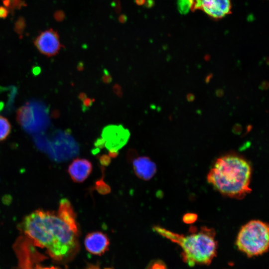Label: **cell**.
<instances>
[{
    "instance_id": "obj_1",
    "label": "cell",
    "mask_w": 269,
    "mask_h": 269,
    "mask_svg": "<svg viewBox=\"0 0 269 269\" xmlns=\"http://www.w3.org/2000/svg\"><path fill=\"white\" fill-rule=\"evenodd\" d=\"M20 229L35 247L45 248L53 259H69L78 249V227L54 212L37 210L24 217Z\"/></svg>"
},
{
    "instance_id": "obj_2",
    "label": "cell",
    "mask_w": 269,
    "mask_h": 269,
    "mask_svg": "<svg viewBox=\"0 0 269 269\" xmlns=\"http://www.w3.org/2000/svg\"><path fill=\"white\" fill-rule=\"evenodd\" d=\"M252 172L251 164L246 159L230 153L216 159L207 179L223 196L241 199L252 190Z\"/></svg>"
},
{
    "instance_id": "obj_3",
    "label": "cell",
    "mask_w": 269,
    "mask_h": 269,
    "mask_svg": "<svg viewBox=\"0 0 269 269\" xmlns=\"http://www.w3.org/2000/svg\"><path fill=\"white\" fill-rule=\"evenodd\" d=\"M153 230L178 245L182 250V259L190 267L196 265H208L216 255L217 242L215 231L212 228L202 227L197 231L194 228V230L191 229V233L187 235L174 233L159 226L153 227Z\"/></svg>"
},
{
    "instance_id": "obj_4",
    "label": "cell",
    "mask_w": 269,
    "mask_h": 269,
    "mask_svg": "<svg viewBox=\"0 0 269 269\" xmlns=\"http://www.w3.org/2000/svg\"><path fill=\"white\" fill-rule=\"evenodd\" d=\"M236 245L249 258L265 254L269 250V224L257 220L248 222L241 228Z\"/></svg>"
},
{
    "instance_id": "obj_5",
    "label": "cell",
    "mask_w": 269,
    "mask_h": 269,
    "mask_svg": "<svg viewBox=\"0 0 269 269\" xmlns=\"http://www.w3.org/2000/svg\"><path fill=\"white\" fill-rule=\"evenodd\" d=\"M192 11L200 9L214 19L223 18L231 12V0H189Z\"/></svg>"
},
{
    "instance_id": "obj_6",
    "label": "cell",
    "mask_w": 269,
    "mask_h": 269,
    "mask_svg": "<svg viewBox=\"0 0 269 269\" xmlns=\"http://www.w3.org/2000/svg\"><path fill=\"white\" fill-rule=\"evenodd\" d=\"M34 44L41 54L47 57L56 55L63 47L58 32L52 28L41 32L34 40Z\"/></svg>"
},
{
    "instance_id": "obj_7",
    "label": "cell",
    "mask_w": 269,
    "mask_h": 269,
    "mask_svg": "<svg viewBox=\"0 0 269 269\" xmlns=\"http://www.w3.org/2000/svg\"><path fill=\"white\" fill-rule=\"evenodd\" d=\"M129 136V131L121 125L108 126L102 132L105 144L110 152H117V150L127 142Z\"/></svg>"
},
{
    "instance_id": "obj_8",
    "label": "cell",
    "mask_w": 269,
    "mask_h": 269,
    "mask_svg": "<svg viewBox=\"0 0 269 269\" xmlns=\"http://www.w3.org/2000/svg\"><path fill=\"white\" fill-rule=\"evenodd\" d=\"M19 269H60L55 267H43L39 263L44 256L33 247H26L16 254Z\"/></svg>"
},
{
    "instance_id": "obj_9",
    "label": "cell",
    "mask_w": 269,
    "mask_h": 269,
    "mask_svg": "<svg viewBox=\"0 0 269 269\" xmlns=\"http://www.w3.org/2000/svg\"><path fill=\"white\" fill-rule=\"evenodd\" d=\"M84 245L88 252L94 255H102L108 251L110 241L106 234L100 231H95L87 235Z\"/></svg>"
},
{
    "instance_id": "obj_10",
    "label": "cell",
    "mask_w": 269,
    "mask_h": 269,
    "mask_svg": "<svg viewBox=\"0 0 269 269\" xmlns=\"http://www.w3.org/2000/svg\"><path fill=\"white\" fill-rule=\"evenodd\" d=\"M92 170L91 162L85 158H76L69 165L68 172L75 182L81 183L90 175Z\"/></svg>"
},
{
    "instance_id": "obj_11",
    "label": "cell",
    "mask_w": 269,
    "mask_h": 269,
    "mask_svg": "<svg viewBox=\"0 0 269 269\" xmlns=\"http://www.w3.org/2000/svg\"><path fill=\"white\" fill-rule=\"evenodd\" d=\"M132 164L135 175L144 180L150 179L156 171L155 164L147 156H141L134 158Z\"/></svg>"
},
{
    "instance_id": "obj_12",
    "label": "cell",
    "mask_w": 269,
    "mask_h": 269,
    "mask_svg": "<svg viewBox=\"0 0 269 269\" xmlns=\"http://www.w3.org/2000/svg\"><path fill=\"white\" fill-rule=\"evenodd\" d=\"M11 130V125L8 120L0 115V141L5 139Z\"/></svg>"
},
{
    "instance_id": "obj_13",
    "label": "cell",
    "mask_w": 269,
    "mask_h": 269,
    "mask_svg": "<svg viewBox=\"0 0 269 269\" xmlns=\"http://www.w3.org/2000/svg\"><path fill=\"white\" fill-rule=\"evenodd\" d=\"M178 7L181 13H186L191 7L189 0H178Z\"/></svg>"
},
{
    "instance_id": "obj_14",
    "label": "cell",
    "mask_w": 269,
    "mask_h": 269,
    "mask_svg": "<svg viewBox=\"0 0 269 269\" xmlns=\"http://www.w3.org/2000/svg\"><path fill=\"white\" fill-rule=\"evenodd\" d=\"M25 26V21L22 17H20L16 21L15 24V31L20 34L22 33Z\"/></svg>"
},
{
    "instance_id": "obj_15",
    "label": "cell",
    "mask_w": 269,
    "mask_h": 269,
    "mask_svg": "<svg viewBox=\"0 0 269 269\" xmlns=\"http://www.w3.org/2000/svg\"><path fill=\"white\" fill-rule=\"evenodd\" d=\"M147 269H167V268L163 263L157 261L150 264Z\"/></svg>"
},
{
    "instance_id": "obj_16",
    "label": "cell",
    "mask_w": 269,
    "mask_h": 269,
    "mask_svg": "<svg viewBox=\"0 0 269 269\" xmlns=\"http://www.w3.org/2000/svg\"><path fill=\"white\" fill-rule=\"evenodd\" d=\"M197 219L196 215L192 213L187 214L183 217V221L186 223H192Z\"/></svg>"
},
{
    "instance_id": "obj_17",
    "label": "cell",
    "mask_w": 269,
    "mask_h": 269,
    "mask_svg": "<svg viewBox=\"0 0 269 269\" xmlns=\"http://www.w3.org/2000/svg\"><path fill=\"white\" fill-rule=\"evenodd\" d=\"M8 10L3 6H0V18H4L8 15Z\"/></svg>"
},
{
    "instance_id": "obj_18",
    "label": "cell",
    "mask_w": 269,
    "mask_h": 269,
    "mask_svg": "<svg viewBox=\"0 0 269 269\" xmlns=\"http://www.w3.org/2000/svg\"><path fill=\"white\" fill-rule=\"evenodd\" d=\"M242 131V126L239 124H235L232 129V131L233 133L236 134H239Z\"/></svg>"
},
{
    "instance_id": "obj_19",
    "label": "cell",
    "mask_w": 269,
    "mask_h": 269,
    "mask_svg": "<svg viewBox=\"0 0 269 269\" xmlns=\"http://www.w3.org/2000/svg\"><path fill=\"white\" fill-rule=\"evenodd\" d=\"M94 100L86 98L83 101V105L85 107L88 108L91 106Z\"/></svg>"
},
{
    "instance_id": "obj_20",
    "label": "cell",
    "mask_w": 269,
    "mask_h": 269,
    "mask_svg": "<svg viewBox=\"0 0 269 269\" xmlns=\"http://www.w3.org/2000/svg\"><path fill=\"white\" fill-rule=\"evenodd\" d=\"M64 13L62 11H57L54 15L55 18L57 20H62L64 18Z\"/></svg>"
},
{
    "instance_id": "obj_21",
    "label": "cell",
    "mask_w": 269,
    "mask_h": 269,
    "mask_svg": "<svg viewBox=\"0 0 269 269\" xmlns=\"http://www.w3.org/2000/svg\"><path fill=\"white\" fill-rule=\"evenodd\" d=\"M111 77L108 74V73H107L103 75V80L105 83H108L110 82L111 81Z\"/></svg>"
},
{
    "instance_id": "obj_22",
    "label": "cell",
    "mask_w": 269,
    "mask_h": 269,
    "mask_svg": "<svg viewBox=\"0 0 269 269\" xmlns=\"http://www.w3.org/2000/svg\"><path fill=\"white\" fill-rule=\"evenodd\" d=\"M186 98L188 102H192L193 101H194L195 99V97L194 95H193V94L189 93L187 95Z\"/></svg>"
},
{
    "instance_id": "obj_23",
    "label": "cell",
    "mask_w": 269,
    "mask_h": 269,
    "mask_svg": "<svg viewBox=\"0 0 269 269\" xmlns=\"http://www.w3.org/2000/svg\"><path fill=\"white\" fill-rule=\"evenodd\" d=\"M216 95L218 97H222L224 95V91L221 89H218L215 92Z\"/></svg>"
},
{
    "instance_id": "obj_24",
    "label": "cell",
    "mask_w": 269,
    "mask_h": 269,
    "mask_svg": "<svg viewBox=\"0 0 269 269\" xmlns=\"http://www.w3.org/2000/svg\"><path fill=\"white\" fill-rule=\"evenodd\" d=\"M114 91L118 95L120 96L121 95L122 91L121 88L118 85H115L114 87Z\"/></svg>"
},
{
    "instance_id": "obj_25",
    "label": "cell",
    "mask_w": 269,
    "mask_h": 269,
    "mask_svg": "<svg viewBox=\"0 0 269 269\" xmlns=\"http://www.w3.org/2000/svg\"><path fill=\"white\" fill-rule=\"evenodd\" d=\"M212 77H213L212 73H209L208 75H207V76L205 78V82L206 83H208L210 81Z\"/></svg>"
},
{
    "instance_id": "obj_26",
    "label": "cell",
    "mask_w": 269,
    "mask_h": 269,
    "mask_svg": "<svg viewBox=\"0 0 269 269\" xmlns=\"http://www.w3.org/2000/svg\"><path fill=\"white\" fill-rule=\"evenodd\" d=\"M80 99H81L82 101H83L86 97V95L85 93H81L80 95H79V96Z\"/></svg>"
},
{
    "instance_id": "obj_27",
    "label": "cell",
    "mask_w": 269,
    "mask_h": 269,
    "mask_svg": "<svg viewBox=\"0 0 269 269\" xmlns=\"http://www.w3.org/2000/svg\"><path fill=\"white\" fill-rule=\"evenodd\" d=\"M145 0H135V2L137 4L141 5L143 4Z\"/></svg>"
}]
</instances>
